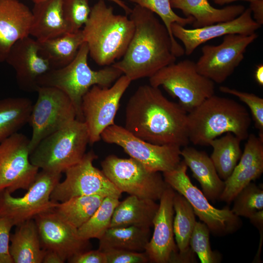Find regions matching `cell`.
<instances>
[{"instance_id": "obj_1", "label": "cell", "mask_w": 263, "mask_h": 263, "mask_svg": "<svg viewBox=\"0 0 263 263\" xmlns=\"http://www.w3.org/2000/svg\"><path fill=\"white\" fill-rule=\"evenodd\" d=\"M124 128L134 136L152 144L187 146L188 113L170 101L159 87L140 86L129 98Z\"/></svg>"}, {"instance_id": "obj_2", "label": "cell", "mask_w": 263, "mask_h": 263, "mask_svg": "<svg viewBox=\"0 0 263 263\" xmlns=\"http://www.w3.org/2000/svg\"><path fill=\"white\" fill-rule=\"evenodd\" d=\"M134 31L120 60L112 64L132 81L150 77L175 62L171 41L165 25L151 11L136 5L130 14Z\"/></svg>"}, {"instance_id": "obj_3", "label": "cell", "mask_w": 263, "mask_h": 263, "mask_svg": "<svg viewBox=\"0 0 263 263\" xmlns=\"http://www.w3.org/2000/svg\"><path fill=\"white\" fill-rule=\"evenodd\" d=\"M251 123L243 105L213 94L188 113L189 140L195 145L209 146L212 140L230 132L242 141L249 134Z\"/></svg>"}, {"instance_id": "obj_4", "label": "cell", "mask_w": 263, "mask_h": 263, "mask_svg": "<svg viewBox=\"0 0 263 263\" xmlns=\"http://www.w3.org/2000/svg\"><path fill=\"white\" fill-rule=\"evenodd\" d=\"M82 32L89 55L98 65L110 66L124 56L133 36L134 25L126 16L115 14L104 0L91 8Z\"/></svg>"}, {"instance_id": "obj_5", "label": "cell", "mask_w": 263, "mask_h": 263, "mask_svg": "<svg viewBox=\"0 0 263 263\" xmlns=\"http://www.w3.org/2000/svg\"><path fill=\"white\" fill-rule=\"evenodd\" d=\"M88 47L84 42L72 62L63 67L51 70L38 81V87H53L64 92L74 106L76 119L82 121L81 104L84 94L95 85L110 87L123 74L112 65L97 71L92 70L88 63Z\"/></svg>"}, {"instance_id": "obj_6", "label": "cell", "mask_w": 263, "mask_h": 263, "mask_svg": "<svg viewBox=\"0 0 263 263\" xmlns=\"http://www.w3.org/2000/svg\"><path fill=\"white\" fill-rule=\"evenodd\" d=\"M89 143L86 124L75 119L42 140L31 152L30 160L39 169L62 174L82 159Z\"/></svg>"}, {"instance_id": "obj_7", "label": "cell", "mask_w": 263, "mask_h": 263, "mask_svg": "<svg viewBox=\"0 0 263 263\" xmlns=\"http://www.w3.org/2000/svg\"><path fill=\"white\" fill-rule=\"evenodd\" d=\"M149 82L177 98L188 113L215 93L214 82L200 74L196 63L188 59L162 68L149 77Z\"/></svg>"}, {"instance_id": "obj_8", "label": "cell", "mask_w": 263, "mask_h": 263, "mask_svg": "<svg viewBox=\"0 0 263 263\" xmlns=\"http://www.w3.org/2000/svg\"><path fill=\"white\" fill-rule=\"evenodd\" d=\"M187 169L183 160L173 170L163 172V177L169 187L187 199L195 214L213 234L222 236L238 230L242 226L240 217L228 207L218 209L212 206L203 192L192 183Z\"/></svg>"}, {"instance_id": "obj_9", "label": "cell", "mask_w": 263, "mask_h": 263, "mask_svg": "<svg viewBox=\"0 0 263 263\" xmlns=\"http://www.w3.org/2000/svg\"><path fill=\"white\" fill-rule=\"evenodd\" d=\"M101 166L104 174L122 193L156 201L168 186L160 172L150 171L131 157L109 155Z\"/></svg>"}, {"instance_id": "obj_10", "label": "cell", "mask_w": 263, "mask_h": 263, "mask_svg": "<svg viewBox=\"0 0 263 263\" xmlns=\"http://www.w3.org/2000/svg\"><path fill=\"white\" fill-rule=\"evenodd\" d=\"M37 92L38 98L32 105L28 122L32 129L29 143L30 153L44 138L76 119L72 102L62 91L40 86Z\"/></svg>"}, {"instance_id": "obj_11", "label": "cell", "mask_w": 263, "mask_h": 263, "mask_svg": "<svg viewBox=\"0 0 263 263\" xmlns=\"http://www.w3.org/2000/svg\"><path fill=\"white\" fill-rule=\"evenodd\" d=\"M61 176V173L41 169L22 196L15 197L7 191L0 193V217L8 219L17 226L53 210L57 203L51 200V194Z\"/></svg>"}, {"instance_id": "obj_12", "label": "cell", "mask_w": 263, "mask_h": 263, "mask_svg": "<svg viewBox=\"0 0 263 263\" xmlns=\"http://www.w3.org/2000/svg\"><path fill=\"white\" fill-rule=\"evenodd\" d=\"M101 139L106 143L121 147L130 157L137 160L152 172H164L173 170L181 161V147L150 143L115 124L103 131Z\"/></svg>"}, {"instance_id": "obj_13", "label": "cell", "mask_w": 263, "mask_h": 263, "mask_svg": "<svg viewBox=\"0 0 263 263\" xmlns=\"http://www.w3.org/2000/svg\"><path fill=\"white\" fill-rule=\"evenodd\" d=\"M97 158V155L90 150L79 162L68 169L64 172L65 179L59 181L52 191L51 200L61 203L76 196L94 195L119 199L122 193L102 170L94 166Z\"/></svg>"}, {"instance_id": "obj_14", "label": "cell", "mask_w": 263, "mask_h": 263, "mask_svg": "<svg viewBox=\"0 0 263 263\" xmlns=\"http://www.w3.org/2000/svg\"><path fill=\"white\" fill-rule=\"evenodd\" d=\"M131 82L127 76L122 75L111 87L95 85L84 94L81 110L90 144L99 141L103 131L114 124L121 98Z\"/></svg>"}, {"instance_id": "obj_15", "label": "cell", "mask_w": 263, "mask_h": 263, "mask_svg": "<svg viewBox=\"0 0 263 263\" xmlns=\"http://www.w3.org/2000/svg\"><path fill=\"white\" fill-rule=\"evenodd\" d=\"M258 37L238 34L225 35L218 45H206L195 63L198 72L216 83H222L231 75L244 58L247 47Z\"/></svg>"}, {"instance_id": "obj_16", "label": "cell", "mask_w": 263, "mask_h": 263, "mask_svg": "<svg viewBox=\"0 0 263 263\" xmlns=\"http://www.w3.org/2000/svg\"><path fill=\"white\" fill-rule=\"evenodd\" d=\"M29 139L16 132L0 143V193L27 190L39 169L30 160Z\"/></svg>"}, {"instance_id": "obj_17", "label": "cell", "mask_w": 263, "mask_h": 263, "mask_svg": "<svg viewBox=\"0 0 263 263\" xmlns=\"http://www.w3.org/2000/svg\"><path fill=\"white\" fill-rule=\"evenodd\" d=\"M34 219L42 248L56 252L64 262L76 254L91 249L90 240L81 238L78 229L54 209L40 213Z\"/></svg>"}, {"instance_id": "obj_18", "label": "cell", "mask_w": 263, "mask_h": 263, "mask_svg": "<svg viewBox=\"0 0 263 263\" xmlns=\"http://www.w3.org/2000/svg\"><path fill=\"white\" fill-rule=\"evenodd\" d=\"M175 192L168 185L159 200V207L153 221V231L145 251L149 262H181L173 225V200Z\"/></svg>"}, {"instance_id": "obj_19", "label": "cell", "mask_w": 263, "mask_h": 263, "mask_svg": "<svg viewBox=\"0 0 263 263\" xmlns=\"http://www.w3.org/2000/svg\"><path fill=\"white\" fill-rule=\"evenodd\" d=\"M5 61L14 69L19 86L28 92H37L39 78L53 69L40 53L38 42L30 36L12 46Z\"/></svg>"}, {"instance_id": "obj_20", "label": "cell", "mask_w": 263, "mask_h": 263, "mask_svg": "<svg viewBox=\"0 0 263 263\" xmlns=\"http://www.w3.org/2000/svg\"><path fill=\"white\" fill-rule=\"evenodd\" d=\"M261 27L253 19L251 11L248 8L231 20L193 29H186L177 23H173L171 29L173 37L184 44L185 54L189 56L199 46L211 39L232 34L250 35L255 33Z\"/></svg>"}, {"instance_id": "obj_21", "label": "cell", "mask_w": 263, "mask_h": 263, "mask_svg": "<svg viewBox=\"0 0 263 263\" xmlns=\"http://www.w3.org/2000/svg\"><path fill=\"white\" fill-rule=\"evenodd\" d=\"M32 11L18 0H0V62L12 46L29 35Z\"/></svg>"}, {"instance_id": "obj_22", "label": "cell", "mask_w": 263, "mask_h": 263, "mask_svg": "<svg viewBox=\"0 0 263 263\" xmlns=\"http://www.w3.org/2000/svg\"><path fill=\"white\" fill-rule=\"evenodd\" d=\"M62 0H44L34 3L29 35L38 41L72 32L64 17Z\"/></svg>"}, {"instance_id": "obj_23", "label": "cell", "mask_w": 263, "mask_h": 263, "mask_svg": "<svg viewBox=\"0 0 263 263\" xmlns=\"http://www.w3.org/2000/svg\"><path fill=\"white\" fill-rule=\"evenodd\" d=\"M181 150V156L192 175L200 183L202 192L208 200L219 199L225 188L210 157L204 151L187 146Z\"/></svg>"}, {"instance_id": "obj_24", "label": "cell", "mask_w": 263, "mask_h": 263, "mask_svg": "<svg viewBox=\"0 0 263 263\" xmlns=\"http://www.w3.org/2000/svg\"><path fill=\"white\" fill-rule=\"evenodd\" d=\"M172 8L180 10L186 17H192L194 28L232 20L245 9L243 5H232L218 9L210 5L208 0H170Z\"/></svg>"}, {"instance_id": "obj_25", "label": "cell", "mask_w": 263, "mask_h": 263, "mask_svg": "<svg viewBox=\"0 0 263 263\" xmlns=\"http://www.w3.org/2000/svg\"><path fill=\"white\" fill-rule=\"evenodd\" d=\"M45 252L34 219L17 225L10 234L9 252L14 263H42Z\"/></svg>"}, {"instance_id": "obj_26", "label": "cell", "mask_w": 263, "mask_h": 263, "mask_svg": "<svg viewBox=\"0 0 263 263\" xmlns=\"http://www.w3.org/2000/svg\"><path fill=\"white\" fill-rule=\"evenodd\" d=\"M159 207L155 201L129 195L115 207L111 227L136 226L150 228Z\"/></svg>"}, {"instance_id": "obj_27", "label": "cell", "mask_w": 263, "mask_h": 263, "mask_svg": "<svg viewBox=\"0 0 263 263\" xmlns=\"http://www.w3.org/2000/svg\"><path fill=\"white\" fill-rule=\"evenodd\" d=\"M173 205V231L179 253L183 263H193L194 253L190 247L189 241L196 222L195 214L189 202L176 191Z\"/></svg>"}, {"instance_id": "obj_28", "label": "cell", "mask_w": 263, "mask_h": 263, "mask_svg": "<svg viewBox=\"0 0 263 263\" xmlns=\"http://www.w3.org/2000/svg\"><path fill=\"white\" fill-rule=\"evenodd\" d=\"M150 237V228L136 226L111 227L98 240V249L102 251L122 249L144 252Z\"/></svg>"}, {"instance_id": "obj_29", "label": "cell", "mask_w": 263, "mask_h": 263, "mask_svg": "<svg viewBox=\"0 0 263 263\" xmlns=\"http://www.w3.org/2000/svg\"><path fill=\"white\" fill-rule=\"evenodd\" d=\"M38 42L40 53L49 60L53 69H55L63 67L72 62L85 41L80 29Z\"/></svg>"}, {"instance_id": "obj_30", "label": "cell", "mask_w": 263, "mask_h": 263, "mask_svg": "<svg viewBox=\"0 0 263 263\" xmlns=\"http://www.w3.org/2000/svg\"><path fill=\"white\" fill-rule=\"evenodd\" d=\"M242 141L228 132L220 138L212 140L209 146L213 151L210 158L218 175L225 181L232 173L241 156Z\"/></svg>"}, {"instance_id": "obj_31", "label": "cell", "mask_w": 263, "mask_h": 263, "mask_svg": "<svg viewBox=\"0 0 263 263\" xmlns=\"http://www.w3.org/2000/svg\"><path fill=\"white\" fill-rule=\"evenodd\" d=\"M32 105L31 101L25 97L0 100V143L28 123Z\"/></svg>"}, {"instance_id": "obj_32", "label": "cell", "mask_w": 263, "mask_h": 263, "mask_svg": "<svg viewBox=\"0 0 263 263\" xmlns=\"http://www.w3.org/2000/svg\"><path fill=\"white\" fill-rule=\"evenodd\" d=\"M105 197L98 195L75 197L57 203L54 210L78 229L89 220Z\"/></svg>"}, {"instance_id": "obj_33", "label": "cell", "mask_w": 263, "mask_h": 263, "mask_svg": "<svg viewBox=\"0 0 263 263\" xmlns=\"http://www.w3.org/2000/svg\"><path fill=\"white\" fill-rule=\"evenodd\" d=\"M129 0L157 14L161 19L169 33L173 55L176 57H180L184 55V48L177 42L173 37L171 26L173 23H177L184 27L188 24H192L194 21L193 17L183 18L177 15L171 7L170 0Z\"/></svg>"}, {"instance_id": "obj_34", "label": "cell", "mask_w": 263, "mask_h": 263, "mask_svg": "<svg viewBox=\"0 0 263 263\" xmlns=\"http://www.w3.org/2000/svg\"><path fill=\"white\" fill-rule=\"evenodd\" d=\"M119 199L105 197L96 210L84 225L78 228L79 236L84 239H100L110 227L113 212Z\"/></svg>"}, {"instance_id": "obj_35", "label": "cell", "mask_w": 263, "mask_h": 263, "mask_svg": "<svg viewBox=\"0 0 263 263\" xmlns=\"http://www.w3.org/2000/svg\"><path fill=\"white\" fill-rule=\"evenodd\" d=\"M263 172V161L237 171H234L225 181V186L219 199L227 203L233 201L237 194Z\"/></svg>"}, {"instance_id": "obj_36", "label": "cell", "mask_w": 263, "mask_h": 263, "mask_svg": "<svg viewBox=\"0 0 263 263\" xmlns=\"http://www.w3.org/2000/svg\"><path fill=\"white\" fill-rule=\"evenodd\" d=\"M232 211L238 217L249 218L263 209V190L251 182L235 197Z\"/></svg>"}, {"instance_id": "obj_37", "label": "cell", "mask_w": 263, "mask_h": 263, "mask_svg": "<svg viewBox=\"0 0 263 263\" xmlns=\"http://www.w3.org/2000/svg\"><path fill=\"white\" fill-rule=\"evenodd\" d=\"M209 233L210 230L205 223L196 222L189 241L190 247L202 263H220V255L211 249Z\"/></svg>"}, {"instance_id": "obj_38", "label": "cell", "mask_w": 263, "mask_h": 263, "mask_svg": "<svg viewBox=\"0 0 263 263\" xmlns=\"http://www.w3.org/2000/svg\"><path fill=\"white\" fill-rule=\"evenodd\" d=\"M62 9L72 32L80 30L85 24L91 10L89 0H62Z\"/></svg>"}, {"instance_id": "obj_39", "label": "cell", "mask_w": 263, "mask_h": 263, "mask_svg": "<svg viewBox=\"0 0 263 263\" xmlns=\"http://www.w3.org/2000/svg\"><path fill=\"white\" fill-rule=\"evenodd\" d=\"M220 91L223 93L237 97L250 109L256 128L259 131V136L263 139V99L253 94L242 92L226 86H221Z\"/></svg>"}, {"instance_id": "obj_40", "label": "cell", "mask_w": 263, "mask_h": 263, "mask_svg": "<svg viewBox=\"0 0 263 263\" xmlns=\"http://www.w3.org/2000/svg\"><path fill=\"white\" fill-rule=\"evenodd\" d=\"M246 139L244 151L234 171L263 161V139L251 133L248 135Z\"/></svg>"}, {"instance_id": "obj_41", "label": "cell", "mask_w": 263, "mask_h": 263, "mask_svg": "<svg viewBox=\"0 0 263 263\" xmlns=\"http://www.w3.org/2000/svg\"><path fill=\"white\" fill-rule=\"evenodd\" d=\"M107 263H147L148 257L144 252L122 249H110L105 251Z\"/></svg>"}, {"instance_id": "obj_42", "label": "cell", "mask_w": 263, "mask_h": 263, "mask_svg": "<svg viewBox=\"0 0 263 263\" xmlns=\"http://www.w3.org/2000/svg\"><path fill=\"white\" fill-rule=\"evenodd\" d=\"M70 263H107L104 252L99 250L89 249L76 254L68 261Z\"/></svg>"}, {"instance_id": "obj_43", "label": "cell", "mask_w": 263, "mask_h": 263, "mask_svg": "<svg viewBox=\"0 0 263 263\" xmlns=\"http://www.w3.org/2000/svg\"><path fill=\"white\" fill-rule=\"evenodd\" d=\"M14 226L11 220L6 218L0 217V253L10 254L9 246L10 231Z\"/></svg>"}, {"instance_id": "obj_44", "label": "cell", "mask_w": 263, "mask_h": 263, "mask_svg": "<svg viewBox=\"0 0 263 263\" xmlns=\"http://www.w3.org/2000/svg\"><path fill=\"white\" fill-rule=\"evenodd\" d=\"M249 8L253 19L262 26L263 24V0H255L250 2Z\"/></svg>"}, {"instance_id": "obj_45", "label": "cell", "mask_w": 263, "mask_h": 263, "mask_svg": "<svg viewBox=\"0 0 263 263\" xmlns=\"http://www.w3.org/2000/svg\"><path fill=\"white\" fill-rule=\"evenodd\" d=\"M64 261L56 252L45 250L42 263H64Z\"/></svg>"}, {"instance_id": "obj_46", "label": "cell", "mask_w": 263, "mask_h": 263, "mask_svg": "<svg viewBox=\"0 0 263 263\" xmlns=\"http://www.w3.org/2000/svg\"><path fill=\"white\" fill-rule=\"evenodd\" d=\"M251 223L263 232V209L260 210L253 214L249 218Z\"/></svg>"}, {"instance_id": "obj_47", "label": "cell", "mask_w": 263, "mask_h": 263, "mask_svg": "<svg viewBox=\"0 0 263 263\" xmlns=\"http://www.w3.org/2000/svg\"><path fill=\"white\" fill-rule=\"evenodd\" d=\"M255 78L259 85H263V65L262 64L257 66L255 73Z\"/></svg>"}, {"instance_id": "obj_48", "label": "cell", "mask_w": 263, "mask_h": 263, "mask_svg": "<svg viewBox=\"0 0 263 263\" xmlns=\"http://www.w3.org/2000/svg\"><path fill=\"white\" fill-rule=\"evenodd\" d=\"M111 1H112L119 7H120L125 12L127 15H130L132 11V9H131L124 1L122 0H108Z\"/></svg>"}, {"instance_id": "obj_49", "label": "cell", "mask_w": 263, "mask_h": 263, "mask_svg": "<svg viewBox=\"0 0 263 263\" xmlns=\"http://www.w3.org/2000/svg\"><path fill=\"white\" fill-rule=\"evenodd\" d=\"M0 263H14L10 254L0 253Z\"/></svg>"}, {"instance_id": "obj_50", "label": "cell", "mask_w": 263, "mask_h": 263, "mask_svg": "<svg viewBox=\"0 0 263 263\" xmlns=\"http://www.w3.org/2000/svg\"><path fill=\"white\" fill-rule=\"evenodd\" d=\"M216 4L220 5H224L225 4H228L232 2H234L237 0H244L249 2L255 0H212Z\"/></svg>"}, {"instance_id": "obj_51", "label": "cell", "mask_w": 263, "mask_h": 263, "mask_svg": "<svg viewBox=\"0 0 263 263\" xmlns=\"http://www.w3.org/2000/svg\"><path fill=\"white\" fill-rule=\"evenodd\" d=\"M30 0L33 1L34 3H37V2H38L39 1L44 0Z\"/></svg>"}]
</instances>
